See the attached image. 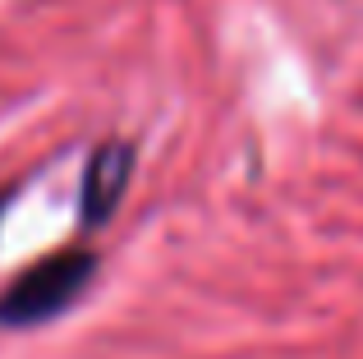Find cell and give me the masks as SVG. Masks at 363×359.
Masks as SVG:
<instances>
[{
  "instance_id": "3957f363",
  "label": "cell",
  "mask_w": 363,
  "mask_h": 359,
  "mask_svg": "<svg viewBox=\"0 0 363 359\" xmlns=\"http://www.w3.org/2000/svg\"><path fill=\"white\" fill-rule=\"evenodd\" d=\"M5 203H9V198H0V212H5Z\"/></svg>"
},
{
  "instance_id": "6da1fadb",
  "label": "cell",
  "mask_w": 363,
  "mask_h": 359,
  "mask_svg": "<svg viewBox=\"0 0 363 359\" xmlns=\"http://www.w3.org/2000/svg\"><path fill=\"white\" fill-rule=\"evenodd\" d=\"M92 272H97V258L88 249H65L55 258L37 263V267H28L5 290V299H0V323L5 327H37L46 318L65 314L88 290Z\"/></svg>"
},
{
  "instance_id": "7a4b0ae2",
  "label": "cell",
  "mask_w": 363,
  "mask_h": 359,
  "mask_svg": "<svg viewBox=\"0 0 363 359\" xmlns=\"http://www.w3.org/2000/svg\"><path fill=\"white\" fill-rule=\"evenodd\" d=\"M129 171H133V153L124 143H106L88 157V171H83V221L88 226H101L116 203L124 198V184H129Z\"/></svg>"
}]
</instances>
